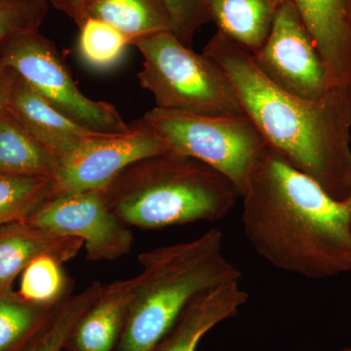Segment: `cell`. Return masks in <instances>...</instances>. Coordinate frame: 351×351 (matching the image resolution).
I'll return each mask as SVG.
<instances>
[{
  "label": "cell",
  "mask_w": 351,
  "mask_h": 351,
  "mask_svg": "<svg viewBox=\"0 0 351 351\" xmlns=\"http://www.w3.org/2000/svg\"><path fill=\"white\" fill-rule=\"evenodd\" d=\"M254 251L277 269L309 279L351 272V197L339 201L269 145L242 196Z\"/></svg>",
  "instance_id": "2"
},
{
  "label": "cell",
  "mask_w": 351,
  "mask_h": 351,
  "mask_svg": "<svg viewBox=\"0 0 351 351\" xmlns=\"http://www.w3.org/2000/svg\"><path fill=\"white\" fill-rule=\"evenodd\" d=\"M322 60L330 87H351V0H290Z\"/></svg>",
  "instance_id": "11"
},
{
  "label": "cell",
  "mask_w": 351,
  "mask_h": 351,
  "mask_svg": "<svg viewBox=\"0 0 351 351\" xmlns=\"http://www.w3.org/2000/svg\"><path fill=\"white\" fill-rule=\"evenodd\" d=\"M17 80V73L12 69L0 68V112L6 107L7 101Z\"/></svg>",
  "instance_id": "27"
},
{
  "label": "cell",
  "mask_w": 351,
  "mask_h": 351,
  "mask_svg": "<svg viewBox=\"0 0 351 351\" xmlns=\"http://www.w3.org/2000/svg\"><path fill=\"white\" fill-rule=\"evenodd\" d=\"M90 0H48L57 10L61 11L80 25L84 20L85 11Z\"/></svg>",
  "instance_id": "26"
},
{
  "label": "cell",
  "mask_w": 351,
  "mask_h": 351,
  "mask_svg": "<svg viewBox=\"0 0 351 351\" xmlns=\"http://www.w3.org/2000/svg\"><path fill=\"white\" fill-rule=\"evenodd\" d=\"M54 195L53 178L0 174V226L24 221Z\"/></svg>",
  "instance_id": "20"
},
{
  "label": "cell",
  "mask_w": 351,
  "mask_h": 351,
  "mask_svg": "<svg viewBox=\"0 0 351 351\" xmlns=\"http://www.w3.org/2000/svg\"><path fill=\"white\" fill-rule=\"evenodd\" d=\"M60 262L49 256L32 261L21 274L18 292L27 301L43 306H57L69 297L71 281Z\"/></svg>",
  "instance_id": "22"
},
{
  "label": "cell",
  "mask_w": 351,
  "mask_h": 351,
  "mask_svg": "<svg viewBox=\"0 0 351 351\" xmlns=\"http://www.w3.org/2000/svg\"><path fill=\"white\" fill-rule=\"evenodd\" d=\"M83 247L82 239L15 221L0 226V292L13 290L23 270L43 256L64 263L75 257Z\"/></svg>",
  "instance_id": "14"
},
{
  "label": "cell",
  "mask_w": 351,
  "mask_h": 351,
  "mask_svg": "<svg viewBox=\"0 0 351 351\" xmlns=\"http://www.w3.org/2000/svg\"><path fill=\"white\" fill-rule=\"evenodd\" d=\"M82 240L88 260L113 261L131 251V230L108 206L103 189L56 193L24 219Z\"/></svg>",
  "instance_id": "8"
},
{
  "label": "cell",
  "mask_w": 351,
  "mask_h": 351,
  "mask_svg": "<svg viewBox=\"0 0 351 351\" xmlns=\"http://www.w3.org/2000/svg\"><path fill=\"white\" fill-rule=\"evenodd\" d=\"M202 53L225 71L269 147L335 199H350L351 87L329 88L315 100L294 96L267 80L251 51L219 32Z\"/></svg>",
  "instance_id": "1"
},
{
  "label": "cell",
  "mask_w": 351,
  "mask_h": 351,
  "mask_svg": "<svg viewBox=\"0 0 351 351\" xmlns=\"http://www.w3.org/2000/svg\"><path fill=\"white\" fill-rule=\"evenodd\" d=\"M138 262L142 269L115 351H152L196 295L242 276L226 258L217 228L144 252Z\"/></svg>",
  "instance_id": "4"
},
{
  "label": "cell",
  "mask_w": 351,
  "mask_h": 351,
  "mask_svg": "<svg viewBox=\"0 0 351 351\" xmlns=\"http://www.w3.org/2000/svg\"><path fill=\"white\" fill-rule=\"evenodd\" d=\"M5 108L57 160L103 133L69 119L19 76Z\"/></svg>",
  "instance_id": "12"
},
{
  "label": "cell",
  "mask_w": 351,
  "mask_h": 351,
  "mask_svg": "<svg viewBox=\"0 0 351 351\" xmlns=\"http://www.w3.org/2000/svg\"><path fill=\"white\" fill-rule=\"evenodd\" d=\"M0 68L12 69L53 107L80 125L103 133H120L129 126L117 108L80 91L52 41L38 31L22 32L3 44Z\"/></svg>",
  "instance_id": "7"
},
{
  "label": "cell",
  "mask_w": 351,
  "mask_h": 351,
  "mask_svg": "<svg viewBox=\"0 0 351 351\" xmlns=\"http://www.w3.org/2000/svg\"><path fill=\"white\" fill-rule=\"evenodd\" d=\"M219 32L257 52L269 36L279 7L286 0H203Z\"/></svg>",
  "instance_id": "16"
},
{
  "label": "cell",
  "mask_w": 351,
  "mask_h": 351,
  "mask_svg": "<svg viewBox=\"0 0 351 351\" xmlns=\"http://www.w3.org/2000/svg\"><path fill=\"white\" fill-rule=\"evenodd\" d=\"M168 152L207 164L228 178L244 195L267 143L246 114L209 117L154 108L142 117Z\"/></svg>",
  "instance_id": "6"
},
{
  "label": "cell",
  "mask_w": 351,
  "mask_h": 351,
  "mask_svg": "<svg viewBox=\"0 0 351 351\" xmlns=\"http://www.w3.org/2000/svg\"><path fill=\"white\" fill-rule=\"evenodd\" d=\"M48 10V0H0V46L22 32L38 31Z\"/></svg>",
  "instance_id": "24"
},
{
  "label": "cell",
  "mask_w": 351,
  "mask_h": 351,
  "mask_svg": "<svg viewBox=\"0 0 351 351\" xmlns=\"http://www.w3.org/2000/svg\"><path fill=\"white\" fill-rule=\"evenodd\" d=\"M86 18L112 25L129 38L131 45L136 39L171 32L169 18L156 0H90Z\"/></svg>",
  "instance_id": "18"
},
{
  "label": "cell",
  "mask_w": 351,
  "mask_h": 351,
  "mask_svg": "<svg viewBox=\"0 0 351 351\" xmlns=\"http://www.w3.org/2000/svg\"><path fill=\"white\" fill-rule=\"evenodd\" d=\"M252 54L267 80L294 96L315 100L331 88L311 34L290 0L279 7L267 40Z\"/></svg>",
  "instance_id": "10"
},
{
  "label": "cell",
  "mask_w": 351,
  "mask_h": 351,
  "mask_svg": "<svg viewBox=\"0 0 351 351\" xmlns=\"http://www.w3.org/2000/svg\"><path fill=\"white\" fill-rule=\"evenodd\" d=\"M103 286L92 283L58 304L46 326L25 351H63L68 348L76 325L96 301Z\"/></svg>",
  "instance_id": "21"
},
{
  "label": "cell",
  "mask_w": 351,
  "mask_h": 351,
  "mask_svg": "<svg viewBox=\"0 0 351 351\" xmlns=\"http://www.w3.org/2000/svg\"><path fill=\"white\" fill-rule=\"evenodd\" d=\"M170 21L171 32L191 47L196 32L212 22L203 0H156Z\"/></svg>",
  "instance_id": "25"
},
{
  "label": "cell",
  "mask_w": 351,
  "mask_h": 351,
  "mask_svg": "<svg viewBox=\"0 0 351 351\" xmlns=\"http://www.w3.org/2000/svg\"><path fill=\"white\" fill-rule=\"evenodd\" d=\"M103 191L117 218L143 230L219 221L241 197L218 171L172 152L132 164Z\"/></svg>",
  "instance_id": "3"
},
{
  "label": "cell",
  "mask_w": 351,
  "mask_h": 351,
  "mask_svg": "<svg viewBox=\"0 0 351 351\" xmlns=\"http://www.w3.org/2000/svg\"><path fill=\"white\" fill-rule=\"evenodd\" d=\"M78 27V51L83 61L91 68H112L131 45L127 36L103 21L86 18Z\"/></svg>",
  "instance_id": "23"
},
{
  "label": "cell",
  "mask_w": 351,
  "mask_h": 351,
  "mask_svg": "<svg viewBox=\"0 0 351 351\" xmlns=\"http://www.w3.org/2000/svg\"><path fill=\"white\" fill-rule=\"evenodd\" d=\"M132 45L144 57L138 82L151 92L157 108L209 117L246 114L225 71L170 31L136 39Z\"/></svg>",
  "instance_id": "5"
},
{
  "label": "cell",
  "mask_w": 351,
  "mask_h": 351,
  "mask_svg": "<svg viewBox=\"0 0 351 351\" xmlns=\"http://www.w3.org/2000/svg\"><path fill=\"white\" fill-rule=\"evenodd\" d=\"M57 306L27 301L18 291L0 292V351L27 350Z\"/></svg>",
  "instance_id": "19"
},
{
  "label": "cell",
  "mask_w": 351,
  "mask_h": 351,
  "mask_svg": "<svg viewBox=\"0 0 351 351\" xmlns=\"http://www.w3.org/2000/svg\"><path fill=\"white\" fill-rule=\"evenodd\" d=\"M56 169V157L4 108L0 112V174L54 179Z\"/></svg>",
  "instance_id": "17"
},
{
  "label": "cell",
  "mask_w": 351,
  "mask_h": 351,
  "mask_svg": "<svg viewBox=\"0 0 351 351\" xmlns=\"http://www.w3.org/2000/svg\"><path fill=\"white\" fill-rule=\"evenodd\" d=\"M136 287L137 276L103 286L76 325L68 348L71 351H115Z\"/></svg>",
  "instance_id": "15"
},
{
  "label": "cell",
  "mask_w": 351,
  "mask_h": 351,
  "mask_svg": "<svg viewBox=\"0 0 351 351\" xmlns=\"http://www.w3.org/2000/svg\"><path fill=\"white\" fill-rule=\"evenodd\" d=\"M166 152L161 138L143 119L120 133H99L58 159L56 193L105 189L132 164Z\"/></svg>",
  "instance_id": "9"
},
{
  "label": "cell",
  "mask_w": 351,
  "mask_h": 351,
  "mask_svg": "<svg viewBox=\"0 0 351 351\" xmlns=\"http://www.w3.org/2000/svg\"><path fill=\"white\" fill-rule=\"evenodd\" d=\"M239 281L223 283L196 295L152 351H196L201 339L223 321L234 317L248 301Z\"/></svg>",
  "instance_id": "13"
},
{
  "label": "cell",
  "mask_w": 351,
  "mask_h": 351,
  "mask_svg": "<svg viewBox=\"0 0 351 351\" xmlns=\"http://www.w3.org/2000/svg\"><path fill=\"white\" fill-rule=\"evenodd\" d=\"M346 351H351V350H346Z\"/></svg>",
  "instance_id": "28"
}]
</instances>
